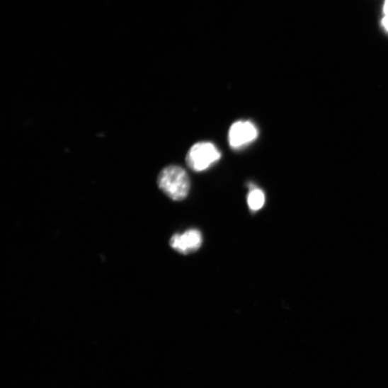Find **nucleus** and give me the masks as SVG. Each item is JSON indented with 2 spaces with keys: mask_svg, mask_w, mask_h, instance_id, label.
<instances>
[{
  "mask_svg": "<svg viewBox=\"0 0 388 388\" xmlns=\"http://www.w3.org/2000/svg\"><path fill=\"white\" fill-rule=\"evenodd\" d=\"M157 183L166 195L173 201L184 200L188 195L190 179L186 171L178 166L164 169L158 176Z\"/></svg>",
  "mask_w": 388,
  "mask_h": 388,
  "instance_id": "1",
  "label": "nucleus"
},
{
  "mask_svg": "<svg viewBox=\"0 0 388 388\" xmlns=\"http://www.w3.org/2000/svg\"><path fill=\"white\" fill-rule=\"evenodd\" d=\"M221 158V154L212 142H200L188 151L186 162L193 171L202 172L208 169Z\"/></svg>",
  "mask_w": 388,
  "mask_h": 388,
  "instance_id": "2",
  "label": "nucleus"
},
{
  "mask_svg": "<svg viewBox=\"0 0 388 388\" xmlns=\"http://www.w3.org/2000/svg\"><path fill=\"white\" fill-rule=\"evenodd\" d=\"M258 136V129L253 122L238 121L230 127L228 141L232 149H238L253 142Z\"/></svg>",
  "mask_w": 388,
  "mask_h": 388,
  "instance_id": "3",
  "label": "nucleus"
},
{
  "mask_svg": "<svg viewBox=\"0 0 388 388\" xmlns=\"http://www.w3.org/2000/svg\"><path fill=\"white\" fill-rule=\"evenodd\" d=\"M203 241L201 232L195 229H188L182 234H175L170 239V246L183 255L198 251Z\"/></svg>",
  "mask_w": 388,
  "mask_h": 388,
  "instance_id": "4",
  "label": "nucleus"
},
{
  "mask_svg": "<svg viewBox=\"0 0 388 388\" xmlns=\"http://www.w3.org/2000/svg\"><path fill=\"white\" fill-rule=\"evenodd\" d=\"M251 190L248 195V205L251 211L256 212L261 210L266 202L264 192L256 188L253 184L250 186Z\"/></svg>",
  "mask_w": 388,
  "mask_h": 388,
  "instance_id": "5",
  "label": "nucleus"
},
{
  "mask_svg": "<svg viewBox=\"0 0 388 388\" xmlns=\"http://www.w3.org/2000/svg\"><path fill=\"white\" fill-rule=\"evenodd\" d=\"M384 17L382 20V23L385 29L388 31V0H385L384 6Z\"/></svg>",
  "mask_w": 388,
  "mask_h": 388,
  "instance_id": "6",
  "label": "nucleus"
}]
</instances>
